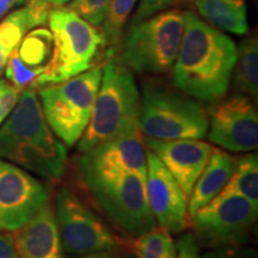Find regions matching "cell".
I'll use <instances>...</instances> for the list:
<instances>
[{"mask_svg": "<svg viewBox=\"0 0 258 258\" xmlns=\"http://www.w3.org/2000/svg\"><path fill=\"white\" fill-rule=\"evenodd\" d=\"M184 28L173 63L176 89L196 101L214 102L226 95L232 80L237 47L227 35L183 12Z\"/></svg>", "mask_w": 258, "mask_h": 258, "instance_id": "cell-1", "label": "cell"}, {"mask_svg": "<svg viewBox=\"0 0 258 258\" xmlns=\"http://www.w3.org/2000/svg\"><path fill=\"white\" fill-rule=\"evenodd\" d=\"M84 186L117 230L129 238L157 227L146 195V178L135 172L104 170L77 160Z\"/></svg>", "mask_w": 258, "mask_h": 258, "instance_id": "cell-2", "label": "cell"}, {"mask_svg": "<svg viewBox=\"0 0 258 258\" xmlns=\"http://www.w3.org/2000/svg\"><path fill=\"white\" fill-rule=\"evenodd\" d=\"M140 96L133 73L116 59L105 63L89 124L78 141L79 152L97 145L140 133Z\"/></svg>", "mask_w": 258, "mask_h": 258, "instance_id": "cell-3", "label": "cell"}, {"mask_svg": "<svg viewBox=\"0 0 258 258\" xmlns=\"http://www.w3.org/2000/svg\"><path fill=\"white\" fill-rule=\"evenodd\" d=\"M51 55L31 88L62 83L91 69L106 47L104 35L69 6L51 8L48 17Z\"/></svg>", "mask_w": 258, "mask_h": 258, "instance_id": "cell-4", "label": "cell"}, {"mask_svg": "<svg viewBox=\"0 0 258 258\" xmlns=\"http://www.w3.org/2000/svg\"><path fill=\"white\" fill-rule=\"evenodd\" d=\"M139 128L146 138L158 140L202 139L208 132L207 112L182 91L148 82L140 98Z\"/></svg>", "mask_w": 258, "mask_h": 258, "instance_id": "cell-5", "label": "cell"}, {"mask_svg": "<svg viewBox=\"0 0 258 258\" xmlns=\"http://www.w3.org/2000/svg\"><path fill=\"white\" fill-rule=\"evenodd\" d=\"M183 28L184 17L178 9L165 10L131 24L118 61L137 72L167 73L178 54Z\"/></svg>", "mask_w": 258, "mask_h": 258, "instance_id": "cell-6", "label": "cell"}, {"mask_svg": "<svg viewBox=\"0 0 258 258\" xmlns=\"http://www.w3.org/2000/svg\"><path fill=\"white\" fill-rule=\"evenodd\" d=\"M103 69L95 66L62 83L41 88L38 96L48 125L67 147L82 138L101 85Z\"/></svg>", "mask_w": 258, "mask_h": 258, "instance_id": "cell-7", "label": "cell"}, {"mask_svg": "<svg viewBox=\"0 0 258 258\" xmlns=\"http://www.w3.org/2000/svg\"><path fill=\"white\" fill-rule=\"evenodd\" d=\"M258 208L238 195H217L192 215L189 224L199 245L207 249L245 245L256 227Z\"/></svg>", "mask_w": 258, "mask_h": 258, "instance_id": "cell-8", "label": "cell"}, {"mask_svg": "<svg viewBox=\"0 0 258 258\" xmlns=\"http://www.w3.org/2000/svg\"><path fill=\"white\" fill-rule=\"evenodd\" d=\"M55 218L61 250L71 256L116 251L118 240L104 222L69 188L56 194Z\"/></svg>", "mask_w": 258, "mask_h": 258, "instance_id": "cell-9", "label": "cell"}, {"mask_svg": "<svg viewBox=\"0 0 258 258\" xmlns=\"http://www.w3.org/2000/svg\"><path fill=\"white\" fill-rule=\"evenodd\" d=\"M209 139L232 152H250L258 145V114L252 98L235 92L212 102L207 112Z\"/></svg>", "mask_w": 258, "mask_h": 258, "instance_id": "cell-10", "label": "cell"}, {"mask_svg": "<svg viewBox=\"0 0 258 258\" xmlns=\"http://www.w3.org/2000/svg\"><path fill=\"white\" fill-rule=\"evenodd\" d=\"M49 201L43 183L22 167L0 159V232H15Z\"/></svg>", "mask_w": 258, "mask_h": 258, "instance_id": "cell-11", "label": "cell"}, {"mask_svg": "<svg viewBox=\"0 0 258 258\" xmlns=\"http://www.w3.org/2000/svg\"><path fill=\"white\" fill-rule=\"evenodd\" d=\"M146 195L148 206L159 227L179 233L189 226L188 199L156 154L146 151Z\"/></svg>", "mask_w": 258, "mask_h": 258, "instance_id": "cell-12", "label": "cell"}, {"mask_svg": "<svg viewBox=\"0 0 258 258\" xmlns=\"http://www.w3.org/2000/svg\"><path fill=\"white\" fill-rule=\"evenodd\" d=\"M57 141L44 117L36 89L29 86L19 96L11 115L0 127V157L16 147L49 146Z\"/></svg>", "mask_w": 258, "mask_h": 258, "instance_id": "cell-13", "label": "cell"}, {"mask_svg": "<svg viewBox=\"0 0 258 258\" xmlns=\"http://www.w3.org/2000/svg\"><path fill=\"white\" fill-rule=\"evenodd\" d=\"M146 146L159 158L189 200L196 180L211 157V145L200 139L158 140L146 138Z\"/></svg>", "mask_w": 258, "mask_h": 258, "instance_id": "cell-14", "label": "cell"}, {"mask_svg": "<svg viewBox=\"0 0 258 258\" xmlns=\"http://www.w3.org/2000/svg\"><path fill=\"white\" fill-rule=\"evenodd\" d=\"M79 159L98 169L135 172L146 178V151L140 133L128 134L97 145Z\"/></svg>", "mask_w": 258, "mask_h": 258, "instance_id": "cell-15", "label": "cell"}, {"mask_svg": "<svg viewBox=\"0 0 258 258\" xmlns=\"http://www.w3.org/2000/svg\"><path fill=\"white\" fill-rule=\"evenodd\" d=\"M19 258H61L55 213L49 202L14 234Z\"/></svg>", "mask_w": 258, "mask_h": 258, "instance_id": "cell-16", "label": "cell"}, {"mask_svg": "<svg viewBox=\"0 0 258 258\" xmlns=\"http://www.w3.org/2000/svg\"><path fill=\"white\" fill-rule=\"evenodd\" d=\"M237 158L220 148L212 147L211 157L205 170L196 180L188 202L189 217L212 201L233 173Z\"/></svg>", "mask_w": 258, "mask_h": 258, "instance_id": "cell-17", "label": "cell"}, {"mask_svg": "<svg viewBox=\"0 0 258 258\" xmlns=\"http://www.w3.org/2000/svg\"><path fill=\"white\" fill-rule=\"evenodd\" d=\"M199 14L209 25L235 35H245L249 29L245 6L228 0H194Z\"/></svg>", "mask_w": 258, "mask_h": 258, "instance_id": "cell-18", "label": "cell"}, {"mask_svg": "<svg viewBox=\"0 0 258 258\" xmlns=\"http://www.w3.org/2000/svg\"><path fill=\"white\" fill-rule=\"evenodd\" d=\"M235 91L257 98L258 95V42L253 36L244 38L237 48V59L232 72Z\"/></svg>", "mask_w": 258, "mask_h": 258, "instance_id": "cell-19", "label": "cell"}, {"mask_svg": "<svg viewBox=\"0 0 258 258\" xmlns=\"http://www.w3.org/2000/svg\"><path fill=\"white\" fill-rule=\"evenodd\" d=\"M36 27L40 25L28 4L23 9L10 14L0 23V77L5 71L12 51L18 47L27 32Z\"/></svg>", "mask_w": 258, "mask_h": 258, "instance_id": "cell-20", "label": "cell"}, {"mask_svg": "<svg viewBox=\"0 0 258 258\" xmlns=\"http://www.w3.org/2000/svg\"><path fill=\"white\" fill-rule=\"evenodd\" d=\"M218 195H238L258 208V157L246 154L237 159L235 169Z\"/></svg>", "mask_w": 258, "mask_h": 258, "instance_id": "cell-21", "label": "cell"}, {"mask_svg": "<svg viewBox=\"0 0 258 258\" xmlns=\"http://www.w3.org/2000/svg\"><path fill=\"white\" fill-rule=\"evenodd\" d=\"M125 244L137 258H177V246L165 228L156 227L140 237L131 238Z\"/></svg>", "mask_w": 258, "mask_h": 258, "instance_id": "cell-22", "label": "cell"}, {"mask_svg": "<svg viewBox=\"0 0 258 258\" xmlns=\"http://www.w3.org/2000/svg\"><path fill=\"white\" fill-rule=\"evenodd\" d=\"M51 47L53 38L50 30L36 29L24 36L16 49L22 62L32 70L43 72L51 55Z\"/></svg>", "mask_w": 258, "mask_h": 258, "instance_id": "cell-23", "label": "cell"}, {"mask_svg": "<svg viewBox=\"0 0 258 258\" xmlns=\"http://www.w3.org/2000/svg\"><path fill=\"white\" fill-rule=\"evenodd\" d=\"M137 2L138 0H111L102 22V32L104 35L105 43L110 47L108 50L109 56L114 54L116 47L120 43L123 29Z\"/></svg>", "mask_w": 258, "mask_h": 258, "instance_id": "cell-24", "label": "cell"}, {"mask_svg": "<svg viewBox=\"0 0 258 258\" xmlns=\"http://www.w3.org/2000/svg\"><path fill=\"white\" fill-rule=\"evenodd\" d=\"M41 73L42 71L32 70L22 62L17 54V49L12 51L5 67L6 80H9L12 85H15L21 91L31 86Z\"/></svg>", "mask_w": 258, "mask_h": 258, "instance_id": "cell-25", "label": "cell"}, {"mask_svg": "<svg viewBox=\"0 0 258 258\" xmlns=\"http://www.w3.org/2000/svg\"><path fill=\"white\" fill-rule=\"evenodd\" d=\"M111 0H73L69 8L90 24H102Z\"/></svg>", "mask_w": 258, "mask_h": 258, "instance_id": "cell-26", "label": "cell"}, {"mask_svg": "<svg viewBox=\"0 0 258 258\" xmlns=\"http://www.w3.org/2000/svg\"><path fill=\"white\" fill-rule=\"evenodd\" d=\"M21 90L12 85L9 80L0 79V125L9 117L17 104Z\"/></svg>", "mask_w": 258, "mask_h": 258, "instance_id": "cell-27", "label": "cell"}, {"mask_svg": "<svg viewBox=\"0 0 258 258\" xmlns=\"http://www.w3.org/2000/svg\"><path fill=\"white\" fill-rule=\"evenodd\" d=\"M180 0H140V4L138 6L137 12H135L131 24L139 23L145 19L152 17L158 12L164 11L170 8L176 6Z\"/></svg>", "mask_w": 258, "mask_h": 258, "instance_id": "cell-28", "label": "cell"}, {"mask_svg": "<svg viewBox=\"0 0 258 258\" xmlns=\"http://www.w3.org/2000/svg\"><path fill=\"white\" fill-rule=\"evenodd\" d=\"M199 258H257V251L244 245L221 246L209 249Z\"/></svg>", "mask_w": 258, "mask_h": 258, "instance_id": "cell-29", "label": "cell"}, {"mask_svg": "<svg viewBox=\"0 0 258 258\" xmlns=\"http://www.w3.org/2000/svg\"><path fill=\"white\" fill-rule=\"evenodd\" d=\"M177 258H199V244L192 233H184L177 243Z\"/></svg>", "mask_w": 258, "mask_h": 258, "instance_id": "cell-30", "label": "cell"}, {"mask_svg": "<svg viewBox=\"0 0 258 258\" xmlns=\"http://www.w3.org/2000/svg\"><path fill=\"white\" fill-rule=\"evenodd\" d=\"M0 258H19L14 235L0 233Z\"/></svg>", "mask_w": 258, "mask_h": 258, "instance_id": "cell-31", "label": "cell"}, {"mask_svg": "<svg viewBox=\"0 0 258 258\" xmlns=\"http://www.w3.org/2000/svg\"><path fill=\"white\" fill-rule=\"evenodd\" d=\"M117 250L116 251H104V252H96V253H89V254H80V256H62L61 258H118Z\"/></svg>", "mask_w": 258, "mask_h": 258, "instance_id": "cell-32", "label": "cell"}, {"mask_svg": "<svg viewBox=\"0 0 258 258\" xmlns=\"http://www.w3.org/2000/svg\"><path fill=\"white\" fill-rule=\"evenodd\" d=\"M18 5V0H0V19L8 14L10 9Z\"/></svg>", "mask_w": 258, "mask_h": 258, "instance_id": "cell-33", "label": "cell"}, {"mask_svg": "<svg viewBox=\"0 0 258 258\" xmlns=\"http://www.w3.org/2000/svg\"><path fill=\"white\" fill-rule=\"evenodd\" d=\"M46 2L51 6V8H55V6H63L69 4L71 0H46Z\"/></svg>", "mask_w": 258, "mask_h": 258, "instance_id": "cell-34", "label": "cell"}, {"mask_svg": "<svg viewBox=\"0 0 258 258\" xmlns=\"http://www.w3.org/2000/svg\"><path fill=\"white\" fill-rule=\"evenodd\" d=\"M228 2L233 3V4L238 6H245V0H228Z\"/></svg>", "mask_w": 258, "mask_h": 258, "instance_id": "cell-35", "label": "cell"}, {"mask_svg": "<svg viewBox=\"0 0 258 258\" xmlns=\"http://www.w3.org/2000/svg\"><path fill=\"white\" fill-rule=\"evenodd\" d=\"M118 258H137V257H135L134 254H132L131 252H128V253H124V254H120Z\"/></svg>", "mask_w": 258, "mask_h": 258, "instance_id": "cell-36", "label": "cell"}, {"mask_svg": "<svg viewBox=\"0 0 258 258\" xmlns=\"http://www.w3.org/2000/svg\"><path fill=\"white\" fill-rule=\"evenodd\" d=\"M28 2H30V0H18V5L24 4V3H28Z\"/></svg>", "mask_w": 258, "mask_h": 258, "instance_id": "cell-37", "label": "cell"}, {"mask_svg": "<svg viewBox=\"0 0 258 258\" xmlns=\"http://www.w3.org/2000/svg\"><path fill=\"white\" fill-rule=\"evenodd\" d=\"M186 2H194V0H186Z\"/></svg>", "mask_w": 258, "mask_h": 258, "instance_id": "cell-38", "label": "cell"}]
</instances>
